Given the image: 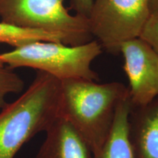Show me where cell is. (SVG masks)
<instances>
[{
  "instance_id": "cell-1",
  "label": "cell",
  "mask_w": 158,
  "mask_h": 158,
  "mask_svg": "<svg viewBox=\"0 0 158 158\" xmlns=\"http://www.w3.org/2000/svg\"><path fill=\"white\" fill-rule=\"evenodd\" d=\"M61 83L37 71L30 86L0 110V158H14L26 143L60 116Z\"/></svg>"
},
{
  "instance_id": "cell-2",
  "label": "cell",
  "mask_w": 158,
  "mask_h": 158,
  "mask_svg": "<svg viewBox=\"0 0 158 158\" xmlns=\"http://www.w3.org/2000/svg\"><path fill=\"white\" fill-rule=\"evenodd\" d=\"M60 116L66 118L87 142L94 155L108 136L118 104L129 94L119 82L70 78L60 81Z\"/></svg>"
},
{
  "instance_id": "cell-3",
  "label": "cell",
  "mask_w": 158,
  "mask_h": 158,
  "mask_svg": "<svg viewBox=\"0 0 158 158\" xmlns=\"http://www.w3.org/2000/svg\"><path fill=\"white\" fill-rule=\"evenodd\" d=\"M98 40L78 45L38 41L0 54L4 64L10 68H30L51 75L59 81L82 78L98 81L92 63L102 54Z\"/></svg>"
},
{
  "instance_id": "cell-4",
  "label": "cell",
  "mask_w": 158,
  "mask_h": 158,
  "mask_svg": "<svg viewBox=\"0 0 158 158\" xmlns=\"http://www.w3.org/2000/svg\"><path fill=\"white\" fill-rule=\"evenodd\" d=\"M64 0H0V18L10 25L62 35L68 45L91 40L87 19L71 15Z\"/></svg>"
},
{
  "instance_id": "cell-5",
  "label": "cell",
  "mask_w": 158,
  "mask_h": 158,
  "mask_svg": "<svg viewBox=\"0 0 158 158\" xmlns=\"http://www.w3.org/2000/svg\"><path fill=\"white\" fill-rule=\"evenodd\" d=\"M152 13L150 0H94L89 29L102 48L116 54L124 42L139 37Z\"/></svg>"
},
{
  "instance_id": "cell-6",
  "label": "cell",
  "mask_w": 158,
  "mask_h": 158,
  "mask_svg": "<svg viewBox=\"0 0 158 158\" xmlns=\"http://www.w3.org/2000/svg\"><path fill=\"white\" fill-rule=\"evenodd\" d=\"M119 52L123 55L132 106L149 103L158 96V54L140 37L124 42Z\"/></svg>"
},
{
  "instance_id": "cell-7",
  "label": "cell",
  "mask_w": 158,
  "mask_h": 158,
  "mask_svg": "<svg viewBox=\"0 0 158 158\" xmlns=\"http://www.w3.org/2000/svg\"><path fill=\"white\" fill-rule=\"evenodd\" d=\"M128 132L135 158H158V96L143 106L131 104Z\"/></svg>"
},
{
  "instance_id": "cell-8",
  "label": "cell",
  "mask_w": 158,
  "mask_h": 158,
  "mask_svg": "<svg viewBox=\"0 0 158 158\" xmlns=\"http://www.w3.org/2000/svg\"><path fill=\"white\" fill-rule=\"evenodd\" d=\"M45 133L36 158H94L87 142L63 116H59Z\"/></svg>"
},
{
  "instance_id": "cell-9",
  "label": "cell",
  "mask_w": 158,
  "mask_h": 158,
  "mask_svg": "<svg viewBox=\"0 0 158 158\" xmlns=\"http://www.w3.org/2000/svg\"><path fill=\"white\" fill-rule=\"evenodd\" d=\"M131 102L130 95L118 104L108 136L94 158H135L128 132V116Z\"/></svg>"
},
{
  "instance_id": "cell-10",
  "label": "cell",
  "mask_w": 158,
  "mask_h": 158,
  "mask_svg": "<svg viewBox=\"0 0 158 158\" xmlns=\"http://www.w3.org/2000/svg\"><path fill=\"white\" fill-rule=\"evenodd\" d=\"M38 41L67 44L64 37L60 35L38 29L21 28L2 21L0 22V43H5L16 48Z\"/></svg>"
},
{
  "instance_id": "cell-11",
  "label": "cell",
  "mask_w": 158,
  "mask_h": 158,
  "mask_svg": "<svg viewBox=\"0 0 158 158\" xmlns=\"http://www.w3.org/2000/svg\"><path fill=\"white\" fill-rule=\"evenodd\" d=\"M24 81L13 69L0 64V110L8 102L6 97L10 94L21 93L24 89Z\"/></svg>"
},
{
  "instance_id": "cell-12",
  "label": "cell",
  "mask_w": 158,
  "mask_h": 158,
  "mask_svg": "<svg viewBox=\"0 0 158 158\" xmlns=\"http://www.w3.org/2000/svg\"><path fill=\"white\" fill-rule=\"evenodd\" d=\"M139 37L158 54V13H152Z\"/></svg>"
},
{
  "instance_id": "cell-13",
  "label": "cell",
  "mask_w": 158,
  "mask_h": 158,
  "mask_svg": "<svg viewBox=\"0 0 158 158\" xmlns=\"http://www.w3.org/2000/svg\"><path fill=\"white\" fill-rule=\"evenodd\" d=\"M94 0H71V7L76 15L87 19L92 10Z\"/></svg>"
},
{
  "instance_id": "cell-14",
  "label": "cell",
  "mask_w": 158,
  "mask_h": 158,
  "mask_svg": "<svg viewBox=\"0 0 158 158\" xmlns=\"http://www.w3.org/2000/svg\"><path fill=\"white\" fill-rule=\"evenodd\" d=\"M151 8L152 13H158V0H150Z\"/></svg>"
},
{
  "instance_id": "cell-15",
  "label": "cell",
  "mask_w": 158,
  "mask_h": 158,
  "mask_svg": "<svg viewBox=\"0 0 158 158\" xmlns=\"http://www.w3.org/2000/svg\"><path fill=\"white\" fill-rule=\"evenodd\" d=\"M0 64H3V62H2V61L1 58H0Z\"/></svg>"
}]
</instances>
